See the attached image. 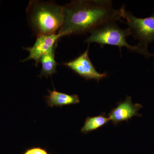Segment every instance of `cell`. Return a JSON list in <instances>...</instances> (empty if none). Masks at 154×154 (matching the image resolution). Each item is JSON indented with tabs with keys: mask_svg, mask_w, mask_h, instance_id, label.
<instances>
[{
	"mask_svg": "<svg viewBox=\"0 0 154 154\" xmlns=\"http://www.w3.org/2000/svg\"><path fill=\"white\" fill-rule=\"evenodd\" d=\"M120 9L109 0H78L63 6V20L58 33L61 36L91 33L106 23L120 21Z\"/></svg>",
	"mask_w": 154,
	"mask_h": 154,
	"instance_id": "1",
	"label": "cell"
},
{
	"mask_svg": "<svg viewBox=\"0 0 154 154\" xmlns=\"http://www.w3.org/2000/svg\"><path fill=\"white\" fill-rule=\"evenodd\" d=\"M30 27L37 36L56 33L63 20V6L54 2L32 0L26 10Z\"/></svg>",
	"mask_w": 154,
	"mask_h": 154,
	"instance_id": "2",
	"label": "cell"
},
{
	"mask_svg": "<svg viewBox=\"0 0 154 154\" xmlns=\"http://www.w3.org/2000/svg\"><path fill=\"white\" fill-rule=\"evenodd\" d=\"M131 35L129 28L122 29L116 22H110L100 26L91 32V35L85 42L90 44L97 43L102 47L106 45L117 46L121 52L122 48L125 47L131 52L137 53L145 57H154V54L149 52L147 48L140 45H131L128 44L126 37Z\"/></svg>",
	"mask_w": 154,
	"mask_h": 154,
	"instance_id": "3",
	"label": "cell"
},
{
	"mask_svg": "<svg viewBox=\"0 0 154 154\" xmlns=\"http://www.w3.org/2000/svg\"><path fill=\"white\" fill-rule=\"evenodd\" d=\"M120 9L121 18L125 19L131 35L137 39L138 44L146 48L154 41V13L149 17L139 18L125 10V6Z\"/></svg>",
	"mask_w": 154,
	"mask_h": 154,
	"instance_id": "4",
	"label": "cell"
},
{
	"mask_svg": "<svg viewBox=\"0 0 154 154\" xmlns=\"http://www.w3.org/2000/svg\"><path fill=\"white\" fill-rule=\"evenodd\" d=\"M86 80L99 81L107 77V73H100L95 69L89 57V45L87 50L73 60L64 64Z\"/></svg>",
	"mask_w": 154,
	"mask_h": 154,
	"instance_id": "5",
	"label": "cell"
},
{
	"mask_svg": "<svg viewBox=\"0 0 154 154\" xmlns=\"http://www.w3.org/2000/svg\"><path fill=\"white\" fill-rule=\"evenodd\" d=\"M61 37L58 33L37 36L34 45L26 48L29 51V55L23 62L33 60L37 66L41 58L55 48V44Z\"/></svg>",
	"mask_w": 154,
	"mask_h": 154,
	"instance_id": "6",
	"label": "cell"
},
{
	"mask_svg": "<svg viewBox=\"0 0 154 154\" xmlns=\"http://www.w3.org/2000/svg\"><path fill=\"white\" fill-rule=\"evenodd\" d=\"M142 107V105L139 103L133 104L131 97L127 96L125 101L119 103L117 107L108 113V118L114 125L127 121L133 116H141L138 111Z\"/></svg>",
	"mask_w": 154,
	"mask_h": 154,
	"instance_id": "7",
	"label": "cell"
},
{
	"mask_svg": "<svg viewBox=\"0 0 154 154\" xmlns=\"http://www.w3.org/2000/svg\"><path fill=\"white\" fill-rule=\"evenodd\" d=\"M48 96L46 97V101L48 106L51 107H61L66 105L79 104L80 99L76 94L69 95L60 93L54 90L48 91Z\"/></svg>",
	"mask_w": 154,
	"mask_h": 154,
	"instance_id": "8",
	"label": "cell"
},
{
	"mask_svg": "<svg viewBox=\"0 0 154 154\" xmlns=\"http://www.w3.org/2000/svg\"><path fill=\"white\" fill-rule=\"evenodd\" d=\"M55 48L50 52L42 56L39 60L41 63L42 69L39 76L48 78L57 72V63L55 60Z\"/></svg>",
	"mask_w": 154,
	"mask_h": 154,
	"instance_id": "9",
	"label": "cell"
},
{
	"mask_svg": "<svg viewBox=\"0 0 154 154\" xmlns=\"http://www.w3.org/2000/svg\"><path fill=\"white\" fill-rule=\"evenodd\" d=\"M109 121V118L106 117L104 113L98 116L87 117L81 131L84 134L88 133L103 126Z\"/></svg>",
	"mask_w": 154,
	"mask_h": 154,
	"instance_id": "10",
	"label": "cell"
},
{
	"mask_svg": "<svg viewBox=\"0 0 154 154\" xmlns=\"http://www.w3.org/2000/svg\"><path fill=\"white\" fill-rule=\"evenodd\" d=\"M23 154H49L45 149L40 147H33L28 149Z\"/></svg>",
	"mask_w": 154,
	"mask_h": 154,
	"instance_id": "11",
	"label": "cell"
}]
</instances>
